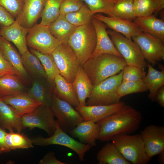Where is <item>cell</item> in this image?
Instances as JSON below:
<instances>
[{"mask_svg":"<svg viewBox=\"0 0 164 164\" xmlns=\"http://www.w3.org/2000/svg\"><path fill=\"white\" fill-rule=\"evenodd\" d=\"M142 120L140 112L125 104L118 111L97 122L100 128L97 140L109 141L117 135L134 133L139 128Z\"/></svg>","mask_w":164,"mask_h":164,"instance_id":"obj_1","label":"cell"},{"mask_svg":"<svg viewBox=\"0 0 164 164\" xmlns=\"http://www.w3.org/2000/svg\"><path fill=\"white\" fill-rule=\"evenodd\" d=\"M127 65L125 60L109 54L90 57L82 66L93 86L115 75Z\"/></svg>","mask_w":164,"mask_h":164,"instance_id":"obj_2","label":"cell"},{"mask_svg":"<svg viewBox=\"0 0 164 164\" xmlns=\"http://www.w3.org/2000/svg\"><path fill=\"white\" fill-rule=\"evenodd\" d=\"M95 30L91 21L76 27L67 44L73 50L82 65L91 57L96 45Z\"/></svg>","mask_w":164,"mask_h":164,"instance_id":"obj_3","label":"cell"},{"mask_svg":"<svg viewBox=\"0 0 164 164\" xmlns=\"http://www.w3.org/2000/svg\"><path fill=\"white\" fill-rule=\"evenodd\" d=\"M111 140L131 164H147L151 160L145 152L140 133L134 135L120 134L114 136Z\"/></svg>","mask_w":164,"mask_h":164,"instance_id":"obj_4","label":"cell"},{"mask_svg":"<svg viewBox=\"0 0 164 164\" xmlns=\"http://www.w3.org/2000/svg\"><path fill=\"white\" fill-rule=\"evenodd\" d=\"M122 70L118 74L110 77L93 86L88 98V106L109 105L118 103L120 99L116 91L122 81Z\"/></svg>","mask_w":164,"mask_h":164,"instance_id":"obj_5","label":"cell"},{"mask_svg":"<svg viewBox=\"0 0 164 164\" xmlns=\"http://www.w3.org/2000/svg\"><path fill=\"white\" fill-rule=\"evenodd\" d=\"M116 49L126 62L127 65L145 69L148 62L139 47L131 39L112 30L107 31Z\"/></svg>","mask_w":164,"mask_h":164,"instance_id":"obj_6","label":"cell"},{"mask_svg":"<svg viewBox=\"0 0 164 164\" xmlns=\"http://www.w3.org/2000/svg\"><path fill=\"white\" fill-rule=\"evenodd\" d=\"M52 54L60 74L72 83L81 65L73 50L67 43H62Z\"/></svg>","mask_w":164,"mask_h":164,"instance_id":"obj_7","label":"cell"},{"mask_svg":"<svg viewBox=\"0 0 164 164\" xmlns=\"http://www.w3.org/2000/svg\"><path fill=\"white\" fill-rule=\"evenodd\" d=\"M26 43L31 49L44 54H52L62 43L50 32L48 26L35 24L29 29Z\"/></svg>","mask_w":164,"mask_h":164,"instance_id":"obj_8","label":"cell"},{"mask_svg":"<svg viewBox=\"0 0 164 164\" xmlns=\"http://www.w3.org/2000/svg\"><path fill=\"white\" fill-rule=\"evenodd\" d=\"M33 145L46 146L52 145H60L69 148L77 154L79 160L84 161L86 153L92 147L81 143L67 134L59 126L56 120V129L54 134L48 138L38 137L31 138Z\"/></svg>","mask_w":164,"mask_h":164,"instance_id":"obj_9","label":"cell"},{"mask_svg":"<svg viewBox=\"0 0 164 164\" xmlns=\"http://www.w3.org/2000/svg\"><path fill=\"white\" fill-rule=\"evenodd\" d=\"M67 102L52 94L50 107L57 118L59 125L67 133L84 121L79 112Z\"/></svg>","mask_w":164,"mask_h":164,"instance_id":"obj_10","label":"cell"},{"mask_svg":"<svg viewBox=\"0 0 164 164\" xmlns=\"http://www.w3.org/2000/svg\"><path fill=\"white\" fill-rule=\"evenodd\" d=\"M54 117L50 107L41 105L32 112L21 116V123L23 129L38 128L50 136L56 129Z\"/></svg>","mask_w":164,"mask_h":164,"instance_id":"obj_11","label":"cell"},{"mask_svg":"<svg viewBox=\"0 0 164 164\" xmlns=\"http://www.w3.org/2000/svg\"><path fill=\"white\" fill-rule=\"evenodd\" d=\"M132 39L139 47L145 60L152 66L164 60V43L159 39L142 32Z\"/></svg>","mask_w":164,"mask_h":164,"instance_id":"obj_12","label":"cell"},{"mask_svg":"<svg viewBox=\"0 0 164 164\" xmlns=\"http://www.w3.org/2000/svg\"><path fill=\"white\" fill-rule=\"evenodd\" d=\"M145 152L151 159L164 150V126L155 125L146 127L140 132Z\"/></svg>","mask_w":164,"mask_h":164,"instance_id":"obj_13","label":"cell"},{"mask_svg":"<svg viewBox=\"0 0 164 164\" xmlns=\"http://www.w3.org/2000/svg\"><path fill=\"white\" fill-rule=\"evenodd\" d=\"M91 21L95 30L97 41L95 49L90 57L102 54H109L123 58L109 37L106 30V25L93 16Z\"/></svg>","mask_w":164,"mask_h":164,"instance_id":"obj_14","label":"cell"},{"mask_svg":"<svg viewBox=\"0 0 164 164\" xmlns=\"http://www.w3.org/2000/svg\"><path fill=\"white\" fill-rule=\"evenodd\" d=\"M125 104L123 102L109 105H79L75 108L85 121L97 123L118 110Z\"/></svg>","mask_w":164,"mask_h":164,"instance_id":"obj_15","label":"cell"},{"mask_svg":"<svg viewBox=\"0 0 164 164\" xmlns=\"http://www.w3.org/2000/svg\"><path fill=\"white\" fill-rule=\"evenodd\" d=\"M29 29L21 26L16 20L8 26H1V36L16 46L21 55L28 50L26 36Z\"/></svg>","mask_w":164,"mask_h":164,"instance_id":"obj_16","label":"cell"},{"mask_svg":"<svg viewBox=\"0 0 164 164\" xmlns=\"http://www.w3.org/2000/svg\"><path fill=\"white\" fill-rule=\"evenodd\" d=\"M93 16L105 23L112 30L121 33L128 39H132L142 32L134 22L114 17L106 16L100 14H96Z\"/></svg>","mask_w":164,"mask_h":164,"instance_id":"obj_17","label":"cell"},{"mask_svg":"<svg viewBox=\"0 0 164 164\" xmlns=\"http://www.w3.org/2000/svg\"><path fill=\"white\" fill-rule=\"evenodd\" d=\"M45 0H24L22 11L16 20L22 26L32 28L41 16Z\"/></svg>","mask_w":164,"mask_h":164,"instance_id":"obj_18","label":"cell"},{"mask_svg":"<svg viewBox=\"0 0 164 164\" xmlns=\"http://www.w3.org/2000/svg\"><path fill=\"white\" fill-rule=\"evenodd\" d=\"M100 130L99 125L91 121H84L78 124L69 133L73 137L78 138L80 142L91 147L96 145Z\"/></svg>","mask_w":164,"mask_h":164,"instance_id":"obj_19","label":"cell"},{"mask_svg":"<svg viewBox=\"0 0 164 164\" xmlns=\"http://www.w3.org/2000/svg\"><path fill=\"white\" fill-rule=\"evenodd\" d=\"M0 98L5 103L12 107L21 117L32 112L42 105L30 97L27 93L3 96Z\"/></svg>","mask_w":164,"mask_h":164,"instance_id":"obj_20","label":"cell"},{"mask_svg":"<svg viewBox=\"0 0 164 164\" xmlns=\"http://www.w3.org/2000/svg\"><path fill=\"white\" fill-rule=\"evenodd\" d=\"M0 49L6 59L15 69L16 75L23 82L29 78V75L25 69L21 56L9 42L1 36Z\"/></svg>","mask_w":164,"mask_h":164,"instance_id":"obj_21","label":"cell"},{"mask_svg":"<svg viewBox=\"0 0 164 164\" xmlns=\"http://www.w3.org/2000/svg\"><path fill=\"white\" fill-rule=\"evenodd\" d=\"M134 22L142 32L148 33L164 43V21L153 14L136 17Z\"/></svg>","mask_w":164,"mask_h":164,"instance_id":"obj_22","label":"cell"},{"mask_svg":"<svg viewBox=\"0 0 164 164\" xmlns=\"http://www.w3.org/2000/svg\"><path fill=\"white\" fill-rule=\"evenodd\" d=\"M0 127L9 132H20L23 129L21 117L0 98Z\"/></svg>","mask_w":164,"mask_h":164,"instance_id":"obj_23","label":"cell"},{"mask_svg":"<svg viewBox=\"0 0 164 164\" xmlns=\"http://www.w3.org/2000/svg\"><path fill=\"white\" fill-rule=\"evenodd\" d=\"M72 84L80 105H86V100L91 95L93 86L82 65L80 66Z\"/></svg>","mask_w":164,"mask_h":164,"instance_id":"obj_24","label":"cell"},{"mask_svg":"<svg viewBox=\"0 0 164 164\" xmlns=\"http://www.w3.org/2000/svg\"><path fill=\"white\" fill-rule=\"evenodd\" d=\"M54 94L60 99L67 102L75 108L80 105L72 83L60 74L54 79Z\"/></svg>","mask_w":164,"mask_h":164,"instance_id":"obj_25","label":"cell"},{"mask_svg":"<svg viewBox=\"0 0 164 164\" xmlns=\"http://www.w3.org/2000/svg\"><path fill=\"white\" fill-rule=\"evenodd\" d=\"M161 71L155 69L152 66L147 63L148 72L143 79L149 93V98L152 102L155 101V96L158 91L164 85V67L159 65Z\"/></svg>","mask_w":164,"mask_h":164,"instance_id":"obj_26","label":"cell"},{"mask_svg":"<svg viewBox=\"0 0 164 164\" xmlns=\"http://www.w3.org/2000/svg\"><path fill=\"white\" fill-rule=\"evenodd\" d=\"M96 159L99 164H132L112 142L106 143L99 151Z\"/></svg>","mask_w":164,"mask_h":164,"instance_id":"obj_27","label":"cell"},{"mask_svg":"<svg viewBox=\"0 0 164 164\" xmlns=\"http://www.w3.org/2000/svg\"><path fill=\"white\" fill-rule=\"evenodd\" d=\"M48 27L52 35L63 43H67L69 38L76 27L67 20L65 15H61Z\"/></svg>","mask_w":164,"mask_h":164,"instance_id":"obj_28","label":"cell"},{"mask_svg":"<svg viewBox=\"0 0 164 164\" xmlns=\"http://www.w3.org/2000/svg\"><path fill=\"white\" fill-rule=\"evenodd\" d=\"M22 81L15 75L0 77V97L26 93Z\"/></svg>","mask_w":164,"mask_h":164,"instance_id":"obj_29","label":"cell"},{"mask_svg":"<svg viewBox=\"0 0 164 164\" xmlns=\"http://www.w3.org/2000/svg\"><path fill=\"white\" fill-rule=\"evenodd\" d=\"M21 57L23 66L28 74L35 79H47L43 66L35 55L28 50Z\"/></svg>","mask_w":164,"mask_h":164,"instance_id":"obj_30","label":"cell"},{"mask_svg":"<svg viewBox=\"0 0 164 164\" xmlns=\"http://www.w3.org/2000/svg\"><path fill=\"white\" fill-rule=\"evenodd\" d=\"M134 11L136 17L157 15L164 8V0H134Z\"/></svg>","mask_w":164,"mask_h":164,"instance_id":"obj_31","label":"cell"},{"mask_svg":"<svg viewBox=\"0 0 164 164\" xmlns=\"http://www.w3.org/2000/svg\"><path fill=\"white\" fill-rule=\"evenodd\" d=\"M5 142L8 151L18 149H28L33 147L31 138L20 132L14 131L7 132Z\"/></svg>","mask_w":164,"mask_h":164,"instance_id":"obj_32","label":"cell"},{"mask_svg":"<svg viewBox=\"0 0 164 164\" xmlns=\"http://www.w3.org/2000/svg\"><path fill=\"white\" fill-rule=\"evenodd\" d=\"M64 0H45L41 16L40 24L49 26L60 14L61 4Z\"/></svg>","mask_w":164,"mask_h":164,"instance_id":"obj_33","label":"cell"},{"mask_svg":"<svg viewBox=\"0 0 164 164\" xmlns=\"http://www.w3.org/2000/svg\"><path fill=\"white\" fill-rule=\"evenodd\" d=\"M30 51L39 60L45 71L47 79L50 82L53 83L55 77L60 73L52 54L43 53L31 48Z\"/></svg>","mask_w":164,"mask_h":164,"instance_id":"obj_34","label":"cell"},{"mask_svg":"<svg viewBox=\"0 0 164 164\" xmlns=\"http://www.w3.org/2000/svg\"><path fill=\"white\" fill-rule=\"evenodd\" d=\"M134 3V0H117L113 6L111 16L132 22L136 18Z\"/></svg>","mask_w":164,"mask_h":164,"instance_id":"obj_35","label":"cell"},{"mask_svg":"<svg viewBox=\"0 0 164 164\" xmlns=\"http://www.w3.org/2000/svg\"><path fill=\"white\" fill-rule=\"evenodd\" d=\"M41 79H36L34 80L32 86L27 93L42 104L50 107L52 93L46 90Z\"/></svg>","mask_w":164,"mask_h":164,"instance_id":"obj_36","label":"cell"},{"mask_svg":"<svg viewBox=\"0 0 164 164\" xmlns=\"http://www.w3.org/2000/svg\"><path fill=\"white\" fill-rule=\"evenodd\" d=\"M148 90L144 80L135 81L122 82L116 94L119 98L132 93H142Z\"/></svg>","mask_w":164,"mask_h":164,"instance_id":"obj_37","label":"cell"},{"mask_svg":"<svg viewBox=\"0 0 164 164\" xmlns=\"http://www.w3.org/2000/svg\"><path fill=\"white\" fill-rule=\"evenodd\" d=\"M93 15L88 6L84 4L78 10L68 13L65 17L71 24L77 27L90 22Z\"/></svg>","mask_w":164,"mask_h":164,"instance_id":"obj_38","label":"cell"},{"mask_svg":"<svg viewBox=\"0 0 164 164\" xmlns=\"http://www.w3.org/2000/svg\"><path fill=\"white\" fill-rule=\"evenodd\" d=\"M84 2L93 15L102 13L111 16L113 6L117 0H81Z\"/></svg>","mask_w":164,"mask_h":164,"instance_id":"obj_39","label":"cell"},{"mask_svg":"<svg viewBox=\"0 0 164 164\" xmlns=\"http://www.w3.org/2000/svg\"><path fill=\"white\" fill-rule=\"evenodd\" d=\"M144 70L137 67L126 65L122 70V82L143 80L146 75Z\"/></svg>","mask_w":164,"mask_h":164,"instance_id":"obj_40","label":"cell"},{"mask_svg":"<svg viewBox=\"0 0 164 164\" xmlns=\"http://www.w3.org/2000/svg\"><path fill=\"white\" fill-rule=\"evenodd\" d=\"M24 0H0V5L16 18L21 12Z\"/></svg>","mask_w":164,"mask_h":164,"instance_id":"obj_41","label":"cell"},{"mask_svg":"<svg viewBox=\"0 0 164 164\" xmlns=\"http://www.w3.org/2000/svg\"><path fill=\"white\" fill-rule=\"evenodd\" d=\"M84 5L81 0H64L60 6V15H65L68 13L77 11Z\"/></svg>","mask_w":164,"mask_h":164,"instance_id":"obj_42","label":"cell"},{"mask_svg":"<svg viewBox=\"0 0 164 164\" xmlns=\"http://www.w3.org/2000/svg\"><path fill=\"white\" fill-rule=\"evenodd\" d=\"M9 75H16V73L13 67L5 58L0 49V77Z\"/></svg>","mask_w":164,"mask_h":164,"instance_id":"obj_43","label":"cell"},{"mask_svg":"<svg viewBox=\"0 0 164 164\" xmlns=\"http://www.w3.org/2000/svg\"><path fill=\"white\" fill-rule=\"evenodd\" d=\"M15 20L13 16L0 5V25L8 26Z\"/></svg>","mask_w":164,"mask_h":164,"instance_id":"obj_44","label":"cell"},{"mask_svg":"<svg viewBox=\"0 0 164 164\" xmlns=\"http://www.w3.org/2000/svg\"><path fill=\"white\" fill-rule=\"evenodd\" d=\"M39 164H66L65 163L58 160L55 153L52 151L46 154L39 162Z\"/></svg>","mask_w":164,"mask_h":164,"instance_id":"obj_45","label":"cell"},{"mask_svg":"<svg viewBox=\"0 0 164 164\" xmlns=\"http://www.w3.org/2000/svg\"><path fill=\"white\" fill-rule=\"evenodd\" d=\"M7 132L0 127V155L8 152L5 142V137Z\"/></svg>","mask_w":164,"mask_h":164,"instance_id":"obj_46","label":"cell"},{"mask_svg":"<svg viewBox=\"0 0 164 164\" xmlns=\"http://www.w3.org/2000/svg\"><path fill=\"white\" fill-rule=\"evenodd\" d=\"M155 101L162 107H164V86L162 87L157 92L155 96Z\"/></svg>","mask_w":164,"mask_h":164,"instance_id":"obj_47","label":"cell"},{"mask_svg":"<svg viewBox=\"0 0 164 164\" xmlns=\"http://www.w3.org/2000/svg\"><path fill=\"white\" fill-rule=\"evenodd\" d=\"M157 155V159L159 163L161 164L164 163V150L159 153Z\"/></svg>","mask_w":164,"mask_h":164,"instance_id":"obj_48","label":"cell"},{"mask_svg":"<svg viewBox=\"0 0 164 164\" xmlns=\"http://www.w3.org/2000/svg\"><path fill=\"white\" fill-rule=\"evenodd\" d=\"M1 35L0 32V39H1Z\"/></svg>","mask_w":164,"mask_h":164,"instance_id":"obj_49","label":"cell"}]
</instances>
